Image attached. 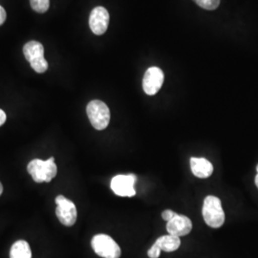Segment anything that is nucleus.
<instances>
[{
	"mask_svg": "<svg viewBox=\"0 0 258 258\" xmlns=\"http://www.w3.org/2000/svg\"><path fill=\"white\" fill-rule=\"evenodd\" d=\"M27 170L36 183H49L55 178L57 172L55 158L51 157L46 161L35 159L29 163Z\"/></svg>",
	"mask_w": 258,
	"mask_h": 258,
	"instance_id": "nucleus-1",
	"label": "nucleus"
},
{
	"mask_svg": "<svg viewBox=\"0 0 258 258\" xmlns=\"http://www.w3.org/2000/svg\"><path fill=\"white\" fill-rule=\"evenodd\" d=\"M202 214L206 224L213 229L220 228L225 223V212L218 197L210 195L205 198Z\"/></svg>",
	"mask_w": 258,
	"mask_h": 258,
	"instance_id": "nucleus-2",
	"label": "nucleus"
},
{
	"mask_svg": "<svg viewBox=\"0 0 258 258\" xmlns=\"http://www.w3.org/2000/svg\"><path fill=\"white\" fill-rule=\"evenodd\" d=\"M86 113L93 127L97 130L106 128L110 121V110L108 106L99 100H94L87 104Z\"/></svg>",
	"mask_w": 258,
	"mask_h": 258,
	"instance_id": "nucleus-3",
	"label": "nucleus"
},
{
	"mask_svg": "<svg viewBox=\"0 0 258 258\" xmlns=\"http://www.w3.org/2000/svg\"><path fill=\"white\" fill-rule=\"evenodd\" d=\"M23 53L32 68L37 73L41 74L46 72L48 63L44 58V48L40 42L36 40L29 41L23 47Z\"/></svg>",
	"mask_w": 258,
	"mask_h": 258,
	"instance_id": "nucleus-4",
	"label": "nucleus"
},
{
	"mask_svg": "<svg viewBox=\"0 0 258 258\" xmlns=\"http://www.w3.org/2000/svg\"><path fill=\"white\" fill-rule=\"evenodd\" d=\"M94 251L101 257L120 258V248L119 245L106 234H97L91 241Z\"/></svg>",
	"mask_w": 258,
	"mask_h": 258,
	"instance_id": "nucleus-5",
	"label": "nucleus"
},
{
	"mask_svg": "<svg viewBox=\"0 0 258 258\" xmlns=\"http://www.w3.org/2000/svg\"><path fill=\"white\" fill-rule=\"evenodd\" d=\"M55 214L59 222L66 227L73 226L77 221V208L75 204L65 198L63 195H58L55 198Z\"/></svg>",
	"mask_w": 258,
	"mask_h": 258,
	"instance_id": "nucleus-6",
	"label": "nucleus"
},
{
	"mask_svg": "<svg viewBox=\"0 0 258 258\" xmlns=\"http://www.w3.org/2000/svg\"><path fill=\"white\" fill-rule=\"evenodd\" d=\"M137 178L133 174L115 176L111 180V189L120 197H132L136 194L134 187Z\"/></svg>",
	"mask_w": 258,
	"mask_h": 258,
	"instance_id": "nucleus-7",
	"label": "nucleus"
},
{
	"mask_svg": "<svg viewBox=\"0 0 258 258\" xmlns=\"http://www.w3.org/2000/svg\"><path fill=\"white\" fill-rule=\"evenodd\" d=\"M165 80L164 72L159 67H150L146 71L143 79L144 91L149 96L156 95L162 88Z\"/></svg>",
	"mask_w": 258,
	"mask_h": 258,
	"instance_id": "nucleus-8",
	"label": "nucleus"
},
{
	"mask_svg": "<svg viewBox=\"0 0 258 258\" xmlns=\"http://www.w3.org/2000/svg\"><path fill=\"white\" fill-rule=\"evenodd\" d=\"M109 24L108 11L103 7H96L93 9L89 18V26L93 33L97 36L103 35Z\"/></svg>",
	"mask_w": 258,
	"mask_h": 258,
	"instance_id": "nucleus-9",
	"label": "nucleus"
},
{
	"mask_svg": "<svg viewBox=\"0 0 258 258\" xmlns=\"http://www.w3.org/2000/svg\"><path fill=\"white\" fill-rule=\"evenodd\" d=\"M166 230L169 234L178 237L184 236L192 230V222L184 215L177 214L174 218L167 222Z\"/></svg>",
	"mask_w": 258,
	"mask_h": 258,
	"instance_id": "nucleus-10",
	"label": "nucleus"
},
{
	"mask_svg": "<svg viewBox=\"0 0 258 258\" xmlns=\"http://www.w3.org/2000/svg\"><path fill=\"white\" fill-rule=\"evenodd\" d=\"M190 168L194 175L201 179L209 178L213 172L212 163L205 158L192 157L190 159Z\"/></svg>",
	"mask_w": 258,
	"mask_h": 258,
	"instance_id": "nucleus-11",
	"label": "nucleus"
},
{
	"mask_svg": "<svg viewBox=\"0 0 258 258\" xmlns=\"http://www.w3.org/2000/svg\"><path fill=\"white\" fill-rule=\"evenodd\" d=\"M155 244L161 249V250H164L166 252H171V251H175L179 249V247L181 245V240H180V237L168 233L167 235L159 237L156 240Z\"/></svg>",
	"mask_w": 258,
	"mask_h": 258,
	"instance_id": "nucleus-12",
	"label": "nucleus"
},
{
	"mask_svg": "<svg viewBox=\"0 0 258 258\" xmlns=\"http://www.w3.org/2000/svg\"><path fill=\"white\" fill-rule=\"evenodd\" d=\"M10 258H32V251L26 241L19 240L11 248Z\"/></svg>",
	"mask_w": 258,
	"mask_h": 258,
	"instance_id": "nucleus-13",
	"label": "nucleus"
},
{
	"mask_svg": "<svg viewBox=\"0 0 258 258\" xmlns=\"http://www.w3.org/2000/svg\"><path fill=\"white\" fill-rule=\"evenodd\" d=\"M31 7L38 14L46 13L50 7V0H30Z\"/></svg>",
	"mask_w": 258,
	"mask_h": 258,
	"instance_id": "nucleus-14",
	"label": "nucleus"
},
{
	"mask_svg": "<svg viewBox=\"0 0 258 258\" xmlns=\"http://www.w3.org/2000/svg\"><path fill=\"white\" fill-rule=\"evenodd\" d=\"M194 2L206 10H215L218 8L220 4V0H194Z\"/></svg>",
	"mask_w": 258,
	"mask_h": 258,
	"instance_id": "nucleus-15",
	"label": "nucleus"
},
{
	"mask_svg": "<svg viewBox=\"0 0 258 258\" xmlns=\"http://www.w3.org/2000/svg\"><path fill=\"white\" fill-rule=\"evenodd\" d=\"M161 254V249L154 243V245L148 249V255L149 258H158Z\"/></svg>",
	"mask_w": 258,
	"mask_h": 258,
	"instance_id": "nucleus-16",
	"label": "nucleus"
},
{
	"mask_svg": "<svg viewBox=\"0 0 258 258\" xmlns=\"http://www.w3.org/2000/svg\"><path fill=\"white\" fill-rule=\"evenodd\" d=\"M177 213L171 211V210H166L165 212H163L162 213V218L165 220V221L168 222L170 221L172 218H174Z\"/></svg>",
	"mask_w": 258,
	"mask_h": 258,
	"instance_id": "nucleus-17",
	"label": "nucleus"
},
{
	"mask_svg": "<svg viewBox=\"0 0 258 258\" xmlns=\"http://www.w3.org/2000/svg\"><path fill=\"white\" fill-rule=\"evenodd\" d=\"M6 18H7V15H6L5 10H4L3 7H1V6H0V26L5 22Z\"/></svg>",
	"mask_w": 258,
	"mask_h": 258,
	"instance_id": "nucleus-18",
	"label": "nucleus"
},
{
	"mask_svg": "<svg viewBox=\"0 0 258 258\" xmlns=\"http://www.w3.org/2000/svg\"><path fill=\"white\" fill-rule=\"evenodd\" d=\"M6 119H7V116H6L5 112L2 109H0V126H2L5 123Z\"/></svg>",
	"mask_w": 258,
	"mask_h": 258,
	"instance_id": "nucleus-19",
	"label": "nucleus"
},
{
	"mask_svg": "<svg viewBox=\"0 0 258 258\" xmlns=\"http://www.w3.org/2000/svg\"><path fill=\"white\" fill-rule=\"evenodd\" d=\"M2 192H3V186H2V184L0 183V195L2 194Z\"/></svg>",
	"mask_w": 258,
	"mask_h": 258,
	"instance_id": "nucleus-20",
	"label": "nucleus"
},
{
	"mask_svg": "<svg viewBox=\"0 0 258 258\" xmlns=\"http://www.w3.org/2000/svg\"><path fill=\"white\" fill-rule=\"evenodd\" d=\"M254 181H255V184H256V186H257L258 188V174L255 176V180H254Z\"/></svg>",
	"mask_w": 258,
	"mask_h": 258,
	"instance_id": "nucleus-21",
	"label": "nucleus"
},
{
	"mask_svg": "<svg viewBox=\"0 0 258 258\" xmlns=\"http://www.w3.org/2000/svg\"><path fill=\"white\" fill-rule=\"evenodd\" d=\"M256 170H257V174H258V165H257V166H256Z\"/></svg>",
	"mask_w": 258,
	"mask_h": 258,
	"instance_id": "nucleus-22",
	"label": "nucleus"
}]
</instances>
